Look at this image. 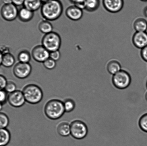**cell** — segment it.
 <instances>
[{
	"instance_id": "obj_9",
	"label": "cell",
	"mask_w": 147,
	"mask_h": 146,
	"mask_svg": "<svg viewBox=\"0 0 147 146\" xmlns=\"http://www.w3.org/2000/svg\"><path fill=\"white\" fill-rule=\"evenodd\" d=\"M50 52L42 45H37L34 47L32 51L33 59L37 62L44 63L50 58Z\"/></svg>"
},
{
	"instance_id": "obj_26",
	"label": "cell",
	"mask_w": 147,
	"mask_h": 146,
	"mask_svg": "<svg viewBox=\"0 0 147 146\" xmlns=\"http://www.w3.org/2000/svg\"><path fill=\"white\" fill-rule=\"evenodd\" d=\"M9 124V119L6 114L1 113L0 114V127L1 129L7 128Z\"/></svg>"
},
{
	"instance_id": "obj_28",
	"label": "cell",
	"mask_w": 147,
	"mask_h": 146,
	"mask_svg": "<svg viewBox=\"0 0 147 146\" xmlns=\"http://www.w3.org/2000/svg\"><path fill=\"white\" fill-rule=\"evenodd\" d=\"M5 91L7 92L11 93L13 92L16 91V86L13 82L12 81H9L7 83L6 86L5 88Z\"/></svg>"
},
{
	"instance_id": "obj_38",
	"label": "cell",
	"mask_w": 147,
	"mask_h": 146,
	"mask_svg": "<svg viewBox=\"0 0 147 146\" xmlns=\"http://www.w3.org/2000/svg\"><path fill=\"white\" fill-rule=\"evenodd\" d=\"M145 99H146V101H147V92H146V94H145Z\"/></svg>"
},
{
	"instance_id": "obj_1",
	"label": "cell",
	"mask_w": 147,
	"mask_h": 146,
	"mask_svg": "<svg viewBox=\"0 0 147 146\" xmlns=\"http://www.w3.org/2000/svg\"><path fill=\"white\" fill-rule=\"evenodd\" d=\"M63 6L59 0H50L44 3L41 7V14L43 18L48 21H54L61 16Z\"/></svg>"
},
{
	"instance_id": "obj_23",
	"label": "cell",
	"mask_w": 147,
	"mask_h": 146,
	"mask_svg": "<svg viewBox=\"0 0 147 146\" xmlns=\"http://www.w3.org/2000/svg\"><path fill=\"white\" fill-rule=\"evenodd\" d=\"M18 58L20 62L27 63L31 60V55L28 51H22L19 53Z\"/></svg>"
},
{
	"instance_id": "obj_12",
	"label": "cell",
	"mask_w": 147,
	"mask_h": 146,
	"mask_svg": "<svg viewBox=\"0 0 147 146\" xmlns=\"http://www.w3.org/2000/svg\"><path fill=\"white\" fill-rule=\"evenodd\" d=\"M132 42L136 48L142 49L147 46V32H136L132 37Z\"/></svg>"
},
{
	"instance_id": "obj_15",
	"label": "cell",
	"mask_w": 147,
	"mask_h": 146,
	"mask_svg": "<svg viewBox=\"0 0 147 146\" xmlns=\"http://www.w3.org/2000/svg\"><path fill=\"white\" fill-rule=\"evenodd\" d=\"M133 27L136 32H145L147 31V21L142 17H138L134 21Z\"/></svg>"
},
{
	"instance_id": "obj_5",
	"label": "cell",
	"mask_w": 147,
	"mask_h": 146,
	"mask_svg": "<svg viewBox=\"0 0 147 146\" xmlns=\"http://www.w3.org/2000/svg\"><path fill=\"white\" fill-rule=\"evenodd\" d=\"M131 77L127 71L121 70L112 78V82L115 88L119 90L127 89L131 83Z\"/></svg>"
},
{
	"instance_id": "obj_24",
	"label": "cell",
	"mask_w": 147,
	"mask_h": 146,
	"mask_svg": "<svg viewBox=\"0 0 147 146\" xmlns=\"http://www.w3.org/2000/svg\"><path fill=\"white\" fill-rule=\"evenodd\" d=\"M65 111V112L69 113L74 110L76 104L73 100L68 99L65 100L63 103Z\"/></svg>"
},
{
	"instance_id": "obj_34",
	"label": "cell",
	"mask_w": 147,
	"mask_h": 146,
	"mask_svg": "<svg viewBox=\"0 0 147 146\" xmlns=\"http://www.w3.org/2000/svg\"><path fill=\"white\" fill-rule=\"evenodd\" d=\"M25 0H11L12 3L17 6L24 5Z\"/></svg>"
},
{
	"instance_id": "obj_18",
	"label": "cell",
	"mask_w": 147,
	"mask_h": 146,
	"mask_svg": "<svg viewBox=\"0 0 147 146\" xmlns=\"http://www.w3.org/2000/svg\"><path fill=\"white\" fill-rule=\"evenodd\" d=\"M42 3L41 0H25L24 5L26 8L34 12L41 7Z\"/></svg>"
},
{
	"instance_id": "obj_27",
	"label": "cell",
	"mask_w": 147,
	"mask_h": 146,
	"mask_svg": "<svg viewBox=\"0 0 147 146\" xmlns=\"http://www.w3.org/2000/svg\"><path fill=\"white\" fill-rule=\"evenodd\" d=\"M43 64L44 67L47 69L52 70L55 68L57 63L56 61L50 58L45 61L43 63Z\"/></svg>"
},
{
	"instance_id": "obj_30",
	"label": "cell",
	"mask_w": 147,
	"mask_h": 146,
	"mask_svg": "<svg viewBox=\"0 0 147 146\" xmlns=\"http://www.w3.org/2000/svg\"><path fill=\"white\" fill-rule=\"evenodd\" d=\"M7 91L4 90H1L0 92V101L1 104L2 105L5 104L7 100H8V96H7Z\"/></svg>"
},
{
	"instance_id": "obj_36",
	"label": "cell",
	"mask_w": 147,
	"mask_h": 146,
	"mask_svg": "<svg viewBox=\"0 0 147 146\" xmlns=\"http://www.w3.org/2000/svg\"><path fill=\"white\" fill-rule=\"evenodd\" d=\"M143 13L145 16L147 18V7H145L144 9Z\"/></svg>"
},
{
	"instance_id": "obj_4",
	"label": "cell",
	"mask_w": 147,
	"mask_h": 146,
	"mask_svg": "<svg viewBox=\"0 0 147 146\" xmlns=\"http://www.w3.org/2000/svg\"><path fill=\"white\" fill-rule=\"evenodd\" d=\"M61 43V37L58 33L51 32L45 34L42 40V45L50 52L58 51Z\"/></svg>"
},
{
	"instance_id": "obj_7",
	"label": "cell",
	"mask_w": 147,
	"mask_h": 146,
	"mask_svg": "<svg viewBox=\"0 0 147 146\" xmlns=\"http://www.w3.org/2000/svg\"><path fill=\"white\" fill-rule=\"evenodd\" d=\"M19 11L17 6L13 3L4 4L1 9V15L5 21H12L18 17Z\"/></svg>"
},
{
	"instance_id": "obj_11",
	"label": "cell",
	"mask_w": 147,
	"mask_h": 146,
	"mask_svg": "<svg viewBox=\"0 0 147 146\" xmlns=\"http://www.w3.org/2000/svg\"><path fill=\"white\" fill-rule=\"evenodd\" d=\"M8 101L11 106L15 108L22 107L26 101L23 92L17 90L9 94Z\"/></svg>"
},
{
	"instance_id": "obj_29",
	"label": "cell",
	"mask_w": 147,
	"mask_h": 146,
	"mask_svg": "<svg viewBox=\"0 0 147 146\" xmlns=\"http://www.w3.org/2000/svg\"><path fill=\"white\" fill-rule=\"evenodd\" d=\"M69 1L70 2L74 4V5L82 9H84L86 0H69Z\"/></svg>"
},
{
	"instance_id": "obj_35",
	"label": "cell",
	"mask_w": 147,
	"mask_h": 146,
	"mask_svg": "<svg viewBox=\"0 0 147 146\" xmlns=\"http://www.w3.org/2000/svg\"><path fill=\"white\" fill-rule=\"evenodd\" d=\"M4 4L12 3L11 0H1Z\"/></svg>"
},
{
	"instance_id": "obj_22",
	"label": "cell",
	"mask_w": 147,
	"mask_h": 146,
	"mask_svg": "<svg viewBox=\"0 0 147 146\" xmlns=\"http://www.w3.org/2000/svg\"><path fill=\"white\" fill-rule=\"evenodd\" d=\"M38 29L41 32L46 34L52 32L53 26L49 21L46 20L42 21L40 23Z\"/></svg>"
},
{
	"instance_id": "obj_2",
	"label": "cell",
	"mask_w": 147,
	"mask_h": 146,
	"mask_svg": "<svg viewBox=\"0 0 147 146\" xmlns=\"http://www.w3.org/2000/svg\"><path fill=\"white\" fill-rule=\"evenodd\" d=\"M44 111L47 118L51 120L59 119L65 112L63 103L57 99L49 101L45 107Z\"/></svg>"
},
{
	"instance_id": "obj_3",
	"label": "cell",
	"mask_w": 147,
	"mask_h": 146,
	"mask_svg": "<svg viewBox=\"0 0 147 146\" xmlns=\"http://www.w3.org/2000/svg\"><path fill=\"white\" fill-rule=\"evenodd\" d=\"M22 92L26 101L29 103L36 104L42 99V91L40 87L35 84H30L26 86Z\"/></svg>"
},
{
	"instance_id": "obj_17",
	"label": "cell",
	"mask_w": 147,
	"mask_h": 146,
	"mask_svg": "<svg viewBox=\"0 0 147 146\" xmlns=\"http://www.w3.org/2000/svg\"><path fill=\"white\" fill-rule=\"evenodd\" d=\"M34 16V12L25 7H23L19 11L18 17L22 22H27L31 21Z\"/></svg>"
},
{
	"instance_id": "obj_37",
	"label": "cell",
	"mask_w": 147,
	"mask_h": 146,
	"mask_svg": "<svg viewBox=\"0 0 147 146\" xmlns=\"http://www.w3.org/2000/svg\"><path fill=\"white\" fill-rule=\"evenodd\" d=\"M41 1H42V2L44 3L47 2V1H50V0H41Z\"/></svg>"
},
{
	"instance_id": "obj_40",
	"label": "cell",
	"mask_w": 147,
	"mask_h": 146,
	"mask_svg": "<svg viewBox=\"0 0 147 146\" xmlns=\"http://www.w3.org/2000/svg\"><path fill=\"white\" fill-rule=\"evenodd\" d=\"M146 87H147V82H146Z\"/></svg>"
},
{
	"instance_id": "obj_10",
	"label": "cell",
	"mask_w": 147,
	"mask_h": 146,
	"mask_svg": "<svg viewBox=\"0 0 147 146\" xmlns=\"http://www.w3.org/2000/svg\"><path fill=\"white\" fill-rule=\"evenodd\" d=\"M102 3L104 8L108 12L116 13L121 11L124 2V0H103Z\"/></svg>"
},
{
	"instance_id": "obj_33",
	"label": "cell",
	"mask_w": 147,
	"mask_h": 146,
	"mask_svg": "<svg viewBox=\"0 0 147 146\" xmlns=\"http://www.w3.org/2000/svg\"><path fill=\"white\" fill-rule=\"evenodd\" d=\"M140 55L142 59L147 62V46L141 49Z\"/></svg>"
},
{
	"instance_id": "obj_31",
	"label": "cell",
	"mask_w": 147,
	"mask_h": 146,
	"mask_svg": "<svg viewBox=\"0 0 147 146\" xmlns=\"http://www.w3.org/2000/svg\"><path fill=\"white\" fill-rule=\"evenodd\" d=\"M60 57H61V54L59 50L50 52V58L54 60L55 61H59Z\"/></svg>"
},
{
	"instance_id": "obj_39",
	"label": "cell",
	"mask_w": 147,
	"mask_h": 146,
	"mask_svg": "<svg viewBox=\"0 0 147 146\" xmlns=\"http://www.w3.org/2000/svg\"><path fill=\"white\" fill-rule=\"evenodd\" d=\"M140 1H144V2H145V1H147V0H140Z\"/></svg>"
},
{
	"instance_id": "obj_32",
	"label": "cell",
	"mask_w": 147,
	"mask_h": 146,
	"mask_svg": "<svg viewBox=\"0 0 147 146\" xmlns=\"http://www.w3.org/2000/svg\"><path fill=\"white\" fill-rule=\"evenodd\" d=\"M6 79L3 75H1L0 76V88L1 90H3L5 88L7 84Z\"/></svg>"
},
{
	"instance_id": "obj_21",
	"label": "cell",
	"mask_w": 147,
	"mask_h": 146,
	"mask_svg": "<svg viewBox=\"0 0 147 146\" xmlns=\"http://www.w3.org/2000/svg\"><path fill=\"white\" fill-rule=\"evenodd\" d=\"M0 145L5 146L9 143L11 139V134L6 128L1 129L0 131Z\"/></svg>"
},
{
	"instance_id": "obj_20",
	"label": "cell",
	"mask_w": 147,
	"mask_h": 146,
	"mask_svg": "<svg viewBox=\"0 0 147 146\" xmlns=\"http://www.w3.org/2000/svg\"><path fill=\"white\" fill-rule=\"evenodd\" d=\"M57 131L61 136H68L70 134V125L67 122L60 123L57 127Z\"/></svg>"
},
{
	"instance_id": "obj_14",
	"label": "cell",
	"mask_w": 147,
	"mask_h": 146,
	"mask_svg": "<svg viewBox=\"0 0 147 146\" xmlns=\"http://www.w3.org/2000/svg\"><path fill=\"white\" fill-rule=\"evenodd\" d=\"M15 62V58L9 52L1 54V65L6 68H10L14 65Z\"/></svg>"
},
{
	"instance_id": "obj_16",
	"label": "cell",
	"mask_w": 147,
	"mask_h": 146,
	"mask_svg": "<svg viewBox=\"0 0 147 146\" xmlns=\"http://www.w3.org/2000/svg\"><path fill=\"white\" fill-rule=\"evenodd\" d=\"M106 69L108 72L113 75L122 70L121 65L117 60H111L108 62Z\"/></svg>"
},
{
	"instance_id": "obj_19",
	"label": "cell",
	"mask_w": 147,
	"mask_h": 146,
	"mask_svg": "<svg viewBox=\"0 0 147 146\" xmlns=\"http://www.w3.org/2000/svg\"><path fill=\"white\" fill-rule=\"evenodd\" d=\"M100 0H86L84 9L88 12L96 11L100 5Z\"/></svg>"
},
{
	"instance_id": "obj_13",
	"label": "cell",
	"mask_w": 147,
	"mask_h": 146,
	"mask_svg": "<svg viewBox=\"0 0 147 146\" xmlns=\"http://www.w3.org/2000/svg\"><path fill=\"white\" fill-rule=\"evenodd\" d=\"M66 15L70 20L73 21H78L83 17V9L76 6H70L66 11Z\"/></svg>"
},
{
	"instance_id": "obj_8",
	"label": "cell",
	"mask_w": 147,
	"mask_h": 146,
	"mask_svg": "<svg viewBox=\"0 0 147 146\" xmlns=\"http://www.w3.org/2000/svg\"><path fill=\"white\" fill-rule=\"evenodd\" d=\"M32 67L29 63L19 62L16 64L13 69V73L17 78L24 79L30 75L32 71Z\"/></svg>"
},
{
	"instance_id": "obj_6",
	"label": "cell",
	"mask_w": 147,
	"mask_h": 146,
	"mask_svg": "<svg viewBox=\"0 0 147 146\" xmlns=\"http://www.w3.org/2000/svg\"><path fill=\"white\" fill-rule=\"evenodd\" d=\"M70 134L74 138L78 140L86 138L88 129L84 122L79 120L74 121L70 124Z\"/></svg>"
},
{
	"instance_id": "obj_25",
	"label": "cell",
	"mask_w": 147,
	"mask_h": 146,
	"mask_svg": "<svg viewBox=\"0 0 147 146\" xmlns=\"http://www.w3.org/2000/svg\"><path fill=\"white\" fill-rule=\"evenodd\" d=\"M139 125L142 131L147 133V113L143 114L140 118Z\"/></svg>"
}]
</instances>
